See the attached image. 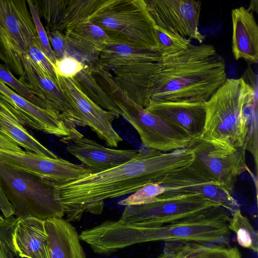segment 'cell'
<instances>
[{"instance_id":"d6986e66","label":"cell","mask_w":258,"mask_h":258,"mask_svg":"<svg viewBox=\"0 0 258 258\" xmlns=\"http://www.w3.org/2000/svg\"><path fill=\"white\" fill-rule=\"evenodd\" d=\"M162 59L163 57L158 61L134 64L109 71L126 95L145 108L152 96Z\"/></svg>"},{"instance_id":"60d3db41","label":"cell","mask_w":258,"mask_h":258,"mask_svg":"<svg viewBox=\"0 0 258 258\" xmlns=\"http://www.w3.org/2000/svg\"><path fill=\"white\" fill-rule=\"evenodd\" d=\"M15 256L12 253H11L9 255V258H14Z\"/></svg>"},{"instance_id":"ba28073f","label":"cell","mask_w":258,"mask_h":258,"mask_svg":"<svg viewBox=\"0 0 258 258\" xmlns=\"http://www.w3.org/2000/svg\"><path fill=\"white\" fill-rule=\"evenodd\" d=\"M37 40L27 1L0 0V59L12 74L23 76V56Z\"/></svg>"},{"instance_id":"8992f818","label":"cell","mask_w":258,"mask_h":258,"mask_svg":"<svg viewBox=\"0 0 258 258\" xmlns=\"http://www.w3.org/2000/svg\"><path fill=\"white\" fill-rule=\"evenodd\" d=\"M0 186L17 218H62L63 206L55 182L0 163Z\"/></svg>"},{"instance_id":"6da1fadb","label":"cell","mask_w":258,"mask_h":258,"mask_svg":"<svg viewBox=\"0 0 258 258\" xmlns=\"http://www.w3.org/2000/svg\"><path fill=\"white\" fill-rule=\"evenodd\" d=\"M195 158L188 148L163 152L144 147L132 159L114 168L76 181L55 182L67 220L79 221L85 212L100 214L106 200L159 184L167 173L190 164Z\"/></svg>"},{"instance_id":"d590c367","label":"cell","mask_w":258,"mask_h":258,"mask_svg":"<svg viewBox=\"0 0 258 258\" xmlns=\"http://www.w3.org/2000/svg\"><path fill=\"white\" fill-rule=\"evenodd\" d=\"M46 31L51 47L56 59L68 55L69 45L65 34L58 31Z\"/></svg>"},{"instance_id":"277c9868","label":"cell","mask_w":258,"mask_h":258,"mask_svg":"<svg viewBox=\"0 0 258 258\" xmlns=\"http://www.w3.org/2000/svg\"><path fill=\"white\" fill-rule=\"evenodd\" d=\"M254 91L257 88L242 78L227 79L205 102L206 119L200 138L244 148L248 124L244 106Z\"/></svg>"},{"instance_id":"d6a6232c","label":"cell","mask_w":258,"mask_h":258,"mask_svg":"<svg viewBox=\"0 0 258 258\" xmlns=\"http://www.w3.org/2000/svg\"><path fill=\"white\" fill-rule=\"evenodd\" d=\"M25 55L43 74L58 84L53 64L42 52L38 40L30 46Z\"/></svg>"},{"instance_id":"1f68e13d","label":"cell","mask_w":258,"mask_h":258,"mask_svg":"<svg viewBox=\"0 0 258 258\" xmlns=\"http://www.w3.org/2000/svg\"><path fill=\"white\" fill-rule=\"evenodd\" d=\"M166 187L154 183L146 185L126 198L118 202L120 205L128 206L140 205L149 203L162 195Z\"/></svg>"},{"instance_id":"d4e9b609","label":"cell","mask_w":258,"mask_h":258,"mask_svg":"<svg viewBox=\"0 0 258 258\" xmlns=\"http://www.w3.org/2000/svg\"><path fill=\"white\" fill-rule=\"evenodd\" d=\"M160 53L140 49L121 43H110L102 50L98 62L109 70L134 64L158 61Z\"/></svg>"},{"instance_id":"9c48e42d","label":"cell","mask_w":258,"mask_h":258,"mask_svg":"<svg viewBox=\"0 0 258 258\" xmlns=\"http://www.w3.org/2000/svg\"><path fill=\"white\" fill-rule=\"evenodd\" d=\"M218 206H221L195 195L157 197L146 204L126 206L117 221L122 224L154 227Z\"/></svg>"},{"instance_id":"f546056e","label":"cell","mask_w":258,"mask_h":258,"mask_svg":"<svg viewBox=\"0 0 258 258\" xmlns=\"http://www.w3.org/2000/svg\"><path fill=\"white\" fill-rule=\"evenodd\" d=\"M244 111L248 117V132L244 149L253 156L257 166V100L250 99L245 104Z\"/></svg>"},{"instance_id":"7a4b0ae2","label":"cell","mask_w":258,"mask_h":258,"mask_svg":"<svg viewBox=\"0 0 258 258\" xmlns=\"http://www.w3.org/2000/svg\"><path fill=\"white\" fill-rule=\"evenodd\" d=\"M227 79L225 61L213 45L191 43L163 57L150 100L205 103Z\"/></svg>"},{"instance_id":"ab89813d","label":"cell","mask_w":258,"mask_h":258,"mask_svg":"<svg viewBox=\"0 0 258 258\" xmlns=\"http://www.w3.org/2000/svg\"><path fill=\"white\" fill-rule=\"evenodd\" d=\"M156 258H174L170 255L162 251V252Z\"/></svg>"},{"instance_id":"e0dca14e","label":"cell","mask_w":258,"mask_h":258,"mask_svg":"<svg viewBox=\"0 0 258 258\" xmlns=\"http://www.w3.org/2000/svg\"><path fill=\"white\" fill-rule=\"evenodd\" d=\"M67 151L80 160L93 173L103 171L134 158L138 150H116L105 147L85 138L82 134L60 139Z\"/></svg>"},{"instance_id":"3957f363","label":"cell","mask_w":258,"mask_h":258,"mask_svg":"<svg viewBox=\"0 0 258 258\" xmlns=\"http://www.w3.org/2000/svg\"><path fill=\"white\" fill-rule=\"evenodd\" d=\"M231 217L222 206L154 227L122 224L106 221L102 230L106 249L112 253L140 243L151 241H189L226 244L230 239Z\"/></svg>"},{"instance_id":"83f0119b","label":"cell","mask_w":258,"mask_h":258,"mask_svg":"<svg viewBox=\"0 0 258 258\" xmlns=\"http://www.w3.org/2000/svg\"><path fill=\"white\" fill-rule=\"evenodd\" d=\"M229 229L233 231L239 245L255 252L258 250V234L248 218L240 210H236L231 217Z\"/></svg>"},{"instance_id":"30bf717a","label":"cell","mask_w":258,"mask_h":258,"mask_svg":"<svg viewBox=\"0 0 258 258\" xmlns=\"http://www.w3.org/2000/svg\"><path fill=\"white\" fill-rule=\"evenodd\" d=\"M159 184L166 187L160 197L195 195L218 204L231 215L239 209L232 194L194 160L167 173Z\"/></svg>"},{"instance_id":"484cf974","label":"cell","mask_w":258,"mask_h":258,"mask_svg":"<svg viewBox=\"0 0 258 258\" xmlns=\"http://www.w3.org/2000/svg\"><path fill=\"white\" fill-rule=\"evenodd\" d=\"M0 134L11 140L26 151L34 152L46 157L57 159L50 151L18 122L0 103Z\"/></svg>"},{"instance_id":"4316f807","label":"cell","mask_w":258,"mask_h":258,"mask_svg":"<svg viewBox=\"0 0 258 258\" xmlns=\"http://www.w3.org/2000/svg\"><path fill=\"white\" fill-rule=\"evenodd\" d=\"M82 91L91 100L103 109L120 115V111L113 100L98 83L89 66L84 69L74 78Z\"/></svg>"},{"instance_id":"5b68a950","label":"cell","mask_w":258,"mask_h":258,"mask_svg":"<svg viewBox=\"0 0 258 258\" xmlns=\"http://www.w3.org/2000/svg\"><path fill=\"white\" fill-rule=\"evenodd\" d=\"M89 21L105 32L110 43L159 53L156 25L145 0H105Z\"/></svg>"},{"instance_id":"44dd1931","label":"cell","mask_w":258,"mask_h":258,"mask_svg":"<svg viewBox=\"0 0 258 258\" xmlns=\"http://www.w3.org/2000/svg\"><path fill=\"white\" fill-rule=\"evenodd\" d=\"M232 51L236 60H258V26L252 12L241 6L231 11Z\"/></svg>"},{"instance_id":"4dcf8cb0","label":"cell","mask_w":258,"mask_h":258,"mask_svg":"<svg viewBox=\"0 0 258 258\" xmlns=\"http://www.w3.org/2000/svg\"><path fill=\"white\" fill-rule=\"evenodd\" d=\"M17 221L14 216L0 219V258H9L11 253L18 257L13 241Z\"/></svg>"},{"instance_id":"7402d4cb","label":"cell","mask_w":258,"mask_h":258,"mask_svg":"<svg viewBox=\"0 0 258 258\" xmlns=\"http://www.w3.org/2000/svg\"><path fill=\"white\" fill-rule=\"evenodd\" d=\"M13 241L19 257L51 258L45 220L17 218Z\"/></svg>"},{"instance_id":"e575fe53","label":"cell","mask_w":258,"mask_h":258,"mask_svg":"<svg viewBox=\"0 0 258 258\" xmlns=\"http://www.w3.org/2000/svg\"><path fill=\"white\" fill-rule=\"evenodd\" d=\"M85 65L76 57L67 55L57 59L53 66L56 76L74 78L84 69Z\"/></svg>"},{"instance_id":"836d02e7","label":"cell","mask_w":258,"mask_h":258,"mask_svg":"<svg viewBox=\"0 0 258 258\" xmlns=\"http://www.w3.org/2000/svg\"><path fill=\"white\" fill-rule=\"evenodd\" d=\"M27 3L35 27L40 47L45 56L54 64L57 59L51 47L46 31L40 20L38 9L32 1L28 0Z\"/></svg>"},{"instance_id":"9a60e30c","label":"cell","mask_w":258,"mask_h":258,"mask_svg":"<svg viewBox=\"0 0 258 258\" xmlns=\"http://www.w3.org/2000/svg\"><path fill=\"white\" fill-rule=\"evenodd\" d=\"M105 0H32L46 31L62 32L89 21Z\"/></svg>"},{"instance_id":"52a82bcc","label":"cell","mask_w":258,"mask_h":258,"mask_svg":"<svg viewBox=\"0 0 258 258\" xmlns=\"http://www.w3.org/2000/svg\"><path fill=\"white\" fill-rule=\"evenodd\" d=\"M122 116L136 130L145 148L163 152L188 148L192 139L182 130L141 106L116 82L106 89Z\"/></svg>"},{"instance_id":"2e32d148","label":"cell","mask_w":258,"mask_h":258,"mask_svg":"<svg viewBox=\"0 0 258 258\" xmlns=\"http://www.w3.org/2000/svg\"><path fill=\"white\" fill-rule=\"evenodd\" d=\"M22 63L24 75L18 79L22 84L32 90L37 97L55 111L68 125L72 127L86 126L73 109L58 84L43 74L25 55Z\"/></svg>"},{"instance_id":"8d00e7d4","label":"cell","mask_w":258,"mask_h":258,"mask_svg":"<svg viewBox=\"0 0 258 258\" xmlns=\"http://www.w3.org/2000/svg\"><path fill=\"white\" fill-rule=\"evenodd\" d=\"M15 215L12 205L8 201L0 186V219Z\"/></svg>"},{"instance_id":"5bb4252c","label":"cell","mask_w":258,"mask_h":258,"mask_svg":"<svg viewBox=\"0 0 258 258\" xmlns=\"http://www.w3.org/2000/svg\"><path fill=\"white\" fill-rule=\"evenodd\" d=\"M57 78L60 90L85 126L90 127L108 146L117 147L122 139L112 123L119 115L96 104L84 94L74 78Z\"/></svg>"},{"instance_id":"7c38bea8","label":"cell","mask_w":258,"mask_h":258,"mask_svg":"<svg viewBox=\"0 0 258 258\" xmlns=\"http://www.w3.org/2000/svg\"><path fill=\"white\" fill-rule=\"evenodd\" d=\"M0 163L32 173L56 183H67L84 178L93 172L83 164L52 159L22 149H0Z\"/></svg>"},{"instance_id":"ac0fdd59","label":"cell","mask_w":258,"mask_h":258,"mask_svg":"<svg viewBox=\"0 0 258 258\" xmlns=\"http://www.w3.org/2000/svg\"><path fill=\"white\" fill-rule=\"evenodd\" d=\"M145 109L182 130L192 139L200 138L203 134L205 103L150 100Z\"/></svg>"},{"instance_id":"f35d334b","label":"cell","mask_w":258,"mask_h":258,"mask_svg":"<svg viewBox=\"0 0 258 258\" xmlns=\"http://www.w3.org/2000/svg\"><path fill=\"white\" fill-rule=\"evenodd\" d=\"M257 12V1H252L250 2L249 7L247 9L249 11L252 12V11H254V9Z\"/></svg>"},{"instance_id":"74e56055","label":"cell","mask_w":258,"mask_h":258,"mask_svg":"<svg viewBox=\"0 0 258 258\" xmlns=\"http://www.w3.org/2000/svg\"><path fill=\"white\" fill-rule=\"evenodd\" d=\"M19 146L14 142L0 134V149L16 150Z\"/></svg>"},{"instance_id":"f1b7e54d","label":"cell","mask_w":258,"mask_h":258,"mask_svg":"<svg viewBox=\"0 0 258 258\" xmlns=\"http://www.w3.org/2000/svg\"><path fill=\"white\" fill-rule=\"evenodd\" d=\"M156 35L162 57L176 53L188 48L191 40L177 33L156 26Z\"/></svg>"},{"instance_id":"603a6c76","label":"cell","mask_w":258,"mask_h":258,"mask_svg":"<svg viewBox=\"0 0 258 258\" xmlns=\"http://www.w3.org/2000/svg\"><path fill=\"white\" fill-rule=\"evenodd\" d=\"M51 258H86L75 228L62 218L45 220Z\"/></svg>"},{"instance_id":"4fadbf2b","label":"cell","mask_w":258,"mask_h":258,"mask_svg":"<svg viewBox=\"0 0 258 258\" xmlns=\"http://www.w3.org/2000/svg\"><path fill=\"white\" fill-rule=\"evenodd\" d=\"M156 26L203 43L199 30L202 2L195 0H145Z\"/></svg>"},{"instance_id":"8fae6325","label":"cell","mask_w":258,"mask_h":258,"mask_svg":"<svg viewBox=\"0 0 258 258\" xmlns=\"http://www.w3.org/2000/svg\"><path fill=\"white\" fill-rule=\"evenodd\" d=\"M188 148L194 154V161L232 194L236 178L248 170L245 150L201 138L193 139Z\"/></svg>"},{"instance_id":"ffe728a7","label":"cell","mask_w":258,"mask_h":258,"mask_svg":"<svg viewBox=\"0 0 258 258\" xmlns=\"http://www.w3.org/2000/svg\"><path fill=\"white\" fill-rule=\"evenodd\" d=\"M72 56L90 66L99 61L104 48L110 43L105 32L90 21L78 24L65 31Z\"/></svg>"},{"instance_id":"cb8c5ba5","label":"cell","mask_w":258,"mask_h":258,"mask_svg":"<svg viewBox=\"0 0 258 258\" xmlns=\"http://www.w3.org/2000/svg\"><path fill=\"white\" fill-rule=\"evenodd\" d=\"M162 251L174 258H241L237 247L210 242H165Z\"/></svg>"}]
</instances>
